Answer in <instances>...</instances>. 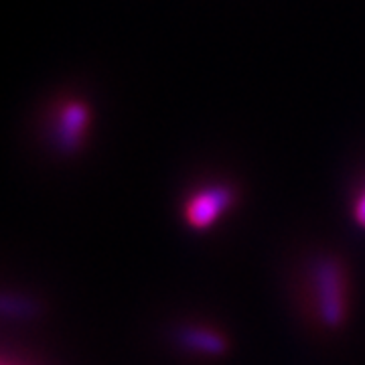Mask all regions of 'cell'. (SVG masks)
Wrapping results in <instances>:
<instances>
[{
    "label": "cell",
    "instance_id": "6da1fadb",
    "mask_svg": "<svg viewBox=\"0 0 365 365\" xmlns=\"http://www.w3.org/2000/svg\"><path fill=\"white\" fill-rule=\"evenodd\" d=\"M314 284H317V299L319 311L329 327H339L345 317V302H343V276H341L339 262L325 258L314 268Z\"/></svg>",
    "mask_w": 365,
    "mask_h": 365
},
{
    "label": "cell",
    "instance_id": "5b68a950",
    "mask_svg": "<svg viewBox=\"0 0 365 365\" xmlns=\"http://www.w3.org/2000/svg\"><path fill=\"white\" fill-rule=\"evenodd\" d=\"M355 220H357V223H359L361 227H365V191L361 193V197H359L357 205H355Z\"/></svg>",
    "mask_w": 365,
    "mask_h": 365
},
{
    "label": "cell",
    "instance_id": "7a4b0ae2",
    "mask_svg": "<svg viewBox=\"0 0 365 365\" xmlns=\"http://www.w3.org/2000/svg\"><path fill=\"white\" fill-rule=\"evenodd\" d=\"M230 203H232V191L227 187H209L191 197V201L187 203L185 209L187 222L197 230H205L220 217L223 209L230 207Z\"/></svg>",
    "mask_w": 365,
    "mask_h": 365
},
{
    "label": "cell",
    "instance_id": "3957f363",
    "mask_svg": "<svg viewBox=\"0 0 365 365\" xmlns=\"http://www.w3.org/2000/svg\"><path fill=\"white\" fill-rule=\"evenodd\" d=\"M88 122V110L83 104H69L61 114V120L57 124V144L61 150L73 153L81 143V134Z\"/></svg>",
    "mask_w": 365,
    "mask_h": 365
},
{
    "label": "cell",
    "instance_id": "277c9868",
    "mask_svg": "<svg viewBox=\"0 0 365 365\" xmlns=\"http://www.w3.org/2000/svg\"><path fill=\"white\" fill-rule=\"evenodd\" d=\"M179 339L185 347L189 349H197V351L203 353H213V355H220L227 349L225 341L215 335V333H209V331H203V329H185Z\"/></svg>",
    "mask_w": 365,
    "mask_h": 365
}]
</instances>
